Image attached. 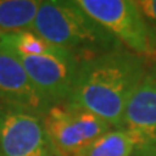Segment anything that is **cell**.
I'll return each instance as SVG.
<instances>
[{"label":"cell","instance_id":"2","mask_svg":"<svg viewBox=\"0 0 156 156\" xmlns=\"http://www.w3.org/2000/svg\"><path fill=\"white\" fill-rule=\"evenodd\" d=\"M33 31L80 61L124 47L77 0H42Z\"/></svg>","mask_w":156,"mask_h":156},{"label":"cell","instance_id":"9","mask_svg":"<svg viewBox=\"0 0 156 156\" xmlns=\"http://www.w3.org/2000/svg\"><path fill=\"white\" fill-rule=\"evenodd\" d=\"M42 0H0V34L33 30Z\"/></svg>","mask_w":156,"mask_h":156},{"label":"cell","instance_id":"1","mask_svg":"<svg viewBox=\"0 0 156 156\" xmlns=\"http://www.w3.org/2000/svg\"><path fill=\"white\" fill-rule=\"evenodd\" d=\"M148 62L125 47L80 61L72 95L64 105L89 111L112 129H122L126 105Z\"/></svg>","mask_w":156,"mask_h":156},{"label":"cell","instance_id":"5","mask_svg":"<svg viewBox=\"0 0 156 156\" xmlns=\"http://www.w3.org/2000/svg\"><path fill=\"white\" fill-rule=\"evenodd\" d=\"M0 156H58L43 116L0 100Z\"/></svg>","mask_w":156,"mask_h":156},{"label":"cell","instance_id":"10","mask_svg":"<svg viewBox=\"0 0 156 156\" xmlns=\"http://www.w3.org/2000/svg\"><path fill=\"white\" fill-rule=\"evenodd\" d=\"M0 43L20 56H42L64 51L51 44L33 30H22L0 34Z\"/></svg>","mask_w":156,"mask_h":156},{"label":"cell","instance_id":"8","mask_svg":"<svg viewBox=\"0 0 156 156\" xmlns=\"http://www.w3.org/2000/svg\"><path fill=\"white\" fill-rule=\"evenodd\" d=\"M136 143L156 147V60H150L124 115V128Z\"/></svg>","mask_w":156,"mask_h":156},{"label":"cell","instance_id":"4","mask_svg":"<svg viewBox=\"0 0 156 156\" xmlns=\"http://www.w3.org/2000/svg\"><path fill=\"white\" fill-rule=\"evenodd\" d=\"M44 128L58 156H80L112 128L100 117L81 108L56 105L43 116Z\"/></svg>","mask_w":156,"mask_h":156},{"label":"cell","instance_id":"3","mask_svg":"<svg viewBox=\"0 0 156 156\" xmlns=\"http://www.w3.org/2000/svg\"><path fill=\"white\" fill-rule=\"evenodd\" d=\"M126 50L156 60V27L134 0H77Z\"/></svg>","mask_w":156,"mask_h":156},{"label":"cell","instance_id":"13","mask_svg":"<svg viewBox=\"0 0 156 156\" xmlns=\"http://www.w3.org/2000/svg\"><path fill=\"white\" fill-rule=\"evenodd\" d=\"M130 156H156V147L148 144L136 143V147L134 148L133 154Z\"/></svg>","mask_w":156,"mask_h":156},{"label":"cell","instance_id":"7","mask_svg":"<svg viewBox=\"0 0 156 156\" xmlns=\"http://www.w3.org/2000/svg\"><path fill=\"white\" fill-rule=\"evenodd\" d=\"M0 100L44 116L52 105L41 94L18 57L0 43Z\"/></svg>","mask_w":156,"mask_h":156},{"label":"cell","instance_id":"12","mask_svg":"<svg viewBox=\"0 0 156 156\" xmlns=\"http://www.w3.org/2000/svg\"><path fill=\"white\" fill-rule=\"evenodd\" d=\"M136 4L144 16L148 18V21L156 27V0H139Z\"/></svg>","mask_w":156,"mask_h":156},{"label":"cell","instance_id":"6","mask_svg":"<svg viewBox=\"0 0 156 156\" xmlns=\"http://www.w3.org/2000/svg\"><path fill=\"white\" fill-rule=\"evenodd\" d=\"M16 56L48 103L52 107L66 103L72 95L80 66V60L76 56L66 51L42 56Z\"/></svg>","mask_w":156,"mask_h":156},{"label":"cell","instance_id":"11","mask_svg":"<svg viewBox=\"0 0 156 156\" xmlns=\"http://www.w3.org/2000/svg\"><path fill=\"white\" fill-rule=\"evenodd\" d=\"M136 140L128 130L111 129L92 142L80 156H130Z\"/></svg>","mask_w":156,"mask_h":156}]
</instances>
